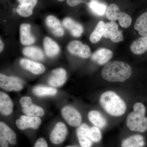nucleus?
I'll list each match as a JSON object with an SVG mask.
<instances>
[{"label":"nucleus","instance_id":"obj_31","mask_svg":"<svg viewBox=\"0 0 147 147\" xmlns=\"http://www.w3.org/2000/svg\"><path fill=\"white\" fill-rule=\"evenodd\" d=\"M90 137L92 142H98L101 140L102 135L99 128L95 126L90 127Z\"/></svg>","mask_w":147,"mask_h":147},{"label":"nucleus","instance_id":"obj_37","mask_svg":"<svg viewBox=\"0 0 147 147\" xmlns=\"http://www.w3.org/2000/svg\"><path fill=\"white\" fill-rule=\"evenodd\" d=\"M75 147V146H67V147Z\"/></svg>","mask_w":147,"mask_h":147},{"label":"nucleus","instance_id":"obj_27","mask_svg":"<svg viewBox=\"0 0 147 147\" xmlns=\"http://www.w3.org/2000/svg\"><path fill=\"white\" fill-rule=\"evenodd\" d=\"M105 24L104 21H100L98 22L94 31L90 36V40L93 43L98 42L104 35Z\"/></svg>","mask_w":147,"mask_h":147},{"label":"nucleus","instance_id":"obj_19","mask_svg":"<svg viewBox=\"0 0 147 147\" xmlns=\"http://www.w3.org/2000/svg\"><path fill=\"white\" fill-rule=\"evenodd\" d=\"M47 26L53 34L57 36L63 35L64 31L59 19L53 16H47L46 19Z\"/></svg>","mask_w":147,"mask_h":147},{"label":"nucleus","instance_id":"obj_17","mask_svg":"<svg viewBox=\"0 0 147 147\" xmlns=\"http://www.w3.org/2000/svg\"><path fill=\"white\" fill-rule=\"evenodd\" d=\"M20 63L23 68L36 75L42 74L45 70V67L42 64L27 59H22Z\"/></svg>","mask_w":147,"mask_h":147},{"label":"nucleus","instance_id":"obj_10","mask_svg":"<svg viewBox=\"0 0 147 147\" xmlns=\"http://www.w3.org/2000/svg\"><path fill=\"white\" fill-rule=\"evenodd\" d=\"M67 134V129L65 124L59 122L50 133V141L54 144H60L65 141Z\"/></svg>","mask_w":147,"mask_h":147},{"label":"nucleus","instance_id":"obj_5","mask_svg":"<svg viewBox=\"0 0 147 147\" xmlns=\"http://www.w3.org/2000/svg\"><path fill=\"white\" fill-rule=\"evenodd\" d=\"M0 87L7 91H20L24 87V82L20 78L0 74Z\"/></svg>","mask_w":147,"mask_h":147},{"label":"nucleus","instance_id":"obj_32","mask_svg":"<svg viewBox=\"0 0 147 147\" xmlns=\"http://www.w3.org/2000/svg\"><path fill=\"white\" fill-rule=\"evenodd\" d=\"M20 4L29 6L34 8L37 3V0H18Z\"/></svg>","mask_w":147,"mask_h":147},{"label":"nucleus","instance_id":"obj_1","mask_svg":"<svg viewBox=\"0 0 147 147\" xmlns=\"http://www.w3.org/2000/svg\"><path fill=\"white\" fill-rule=\"evenodd\" d=\"M132 69L128 64L119 61H113L106 63L102 68V78L110 82H123L129 79Z\"/></svg>","mask_w":147,"mask_h":147},{"label":"nucleus","instance_id":"obj_35","mask_svg":"<svg viewBox=\"0 0 147 147\" xmlns=\"http://www.w3.org/2000/svg\"><path fill=\"white\" fill-rule=\"evenodd\" d=\"M0 42H0V43H1V45H0V47H0V52H1V53L4 48V44L1 40H0Z\"/></svg>","mask_w":147,"mask_h":147},{"label":"nucleus","instance_id":"obj_9","mask_svg":"<svg viewBox=\"0 0 147 147\" xmlns=\"http://www.w3.org/2000/svg\"><path fill=\"white\" fill-rule=\"evenodd\" d=\"M41 120L39 117L22 115L20 119L16 120V124L17 127L21 130L28 128L36 129L41 124Z\"/></svg>","mask_w":147,"mask_h":147},{"label":"nucleus","instance_id":"obj_29","mask_svg":"<svg viewBox=\"0 0 147 147\" xmlns=\"http://www.w3.org/2000/svg\"><path fill=\"white\" fill-rule=\"evenodd\" d=\"M87 5L94 13L98 15H102L105 13L106 7L103 4L100 3L98 0H90Z\"/></svg>","mask_w":147,"mask_h":147},{"label":"nucleus","instance_id":"obj_8","mask_svg":"<svg viewBox=\"0 0 147 147\" xmlns=\"http://www.w3.org/2000/svg\"><path fill=\"white\" fill-rule=\"evenodd\" d=\"M8 143L11 145L17 144L16 134L5 123H0V146L8 147Z\"/></svg>","mask_w":147,"mask_h":147},{"label":"nucleus","instance_id":"obj_13","mask_svg":"<svg viewBox=\"0 0 147 147\" xmlns=\"http://www.w3.org/2000/svg\"><path fill=\"white\" fill-rule=\"evenodd\" d=\"M67 79L66 71L63 69H54L48 77L47 82L51 86L59 87L63 85Z\"/></svg>","mask_w":147,"mask_h":147},{"label":"nucleus","instance_id":"obj_7","mask_svg":"<svg viewBox=\"0 0 147 147\" xmlns=\"http://www.w3.org/2000/svg\"><path fill=\"white\" fill-rule=\"evenodd\" d=\"M62 116L70 126L78 127L82 123L81 114L75 108L70 106H66L61 111Z\"/></svg>","mask_w":147,"mask_h":147},{"label":"nucleus","instance_id":"obj_6","mask_svg":"<svg viewBox=\"0 0 147 147\" xmlns=\"http://www.w3.org/2000/svg\"><path fill=\"white\" fill-rule=\"evenodd\" d=\"M19 102L22 108V112L26 115L36 117L44 115V110L38 105L33 104L31 98L30 96H23L21 98Z\"/></svg>","mask_w":147,"mask_h":147},{"label":"nucleus","instance_id":"obj_11","mask_svg":"<svg viewBox=\"0 0 147 147\" xmlns=\"http://www.w3.org/2000/svg\"><path fill=\"white\" fill-rule=\"evenodd\" d=\"M67 48L69 53L81 57L86 59L89 57L91 55L90 47L78 40H74L69 42Z\"/></svg>","mask_w":147,"mask_h":147},{"label":"nucleus","instance_id":"obj_36","mask_svg":"<svg viewBox=\"0 0 147 147\" xmlns=\"http://www.w3.org/2000/svg\"><path fill=\"white\" fill-rule=\"evenodd\" d=\"M59 1H64V0H58Z\"/></svg>","mask_w":147,"mask_h":147},{"label":"nucleus","instance_id":"obj_26","mask_svg":"<svg viewBox=\"0 0 147 147\" xmlns=\"http://www.w3.org/2000/svg\"><path fill=\"white\" fill-rule=\"evenodd\" d=\"M23 53L26 57L36 60H42L44 57L42 50L36 47H25L23 50Z\"/></svg>","mask_w":147,"mask_h":147},{"label":"nucleus","instance_id":"obj_20","mask_svg":"<svg viewBox=\"0 0 147 147\" xmlns=\"http://www.w3.org/2000/svg\"><path fill=\"white\" fill-rule=\"evenodd\" d=\"M30 24H24L20 26V40L21 44L25 45H31L35 41V38L30 32Z\"/></svg>","mask_w":147,"mask_h":147},{"label":"nucleus","instance_id":"obj_4","mask_svg":"<svg viewBox=\"0 0 147 147\" xmlns=\"http://www.w3.org/2000/svg\"><path fill=\"white\" fill-rule=\"evenodd\" d=\"M106 16L108 20L111 21L118 20L121 27L127 28L131 25V17L124 12L119 10L118 6L115 3H112L108 7L106 12Z\"/></svg>","mask_w":147,"mask_h":147},{"label":"nucleus","instance_id":"obj_28","mask_svg":"<svg viewBox=\"0 0 147 147\" xmlns=\"http://www.w3.org/2000/svg\"><path fill=\"white\" fill-rule=\"evenodd\" d=\"M33 92L38 96H51L57 94V90L52 87L37 86L33 89Z\"/></svg>","mask_w":147,"mask_h":147},{"label":"nucleus","instance_id":"obj_25","mask_svg":"<svg viewBox=\"0 0 147 147\" xmlns=\"http://www.w3.org/2000/svg\"><path fill=\"white\" fill-rule=\"evenodd\" d=\"M134 28L142 36H147V12L139 16L134 25Z\"/></svg>","mask_w":147,"mask_h":147},{"label":"nucleus","instance_id":"obj_34","mask_svg":"<svg viewBox=\"0 0 147 147\" xmlns=\"http://www.w3.org/2000/svg\"><path fill=\"white\" fill-rule=\"evenodd\" d=\"M83 3H84L83 0H67V5L71 7L76 6Z\"/></svg>","mask_w":147,"mask_h":147},{"label":"nucleus","instance_id":"obj_24","mask_svg":"<svg viewBox=\"0 0 147 147\" xmlns=\"http://www.w3.org/2000/svg\"><path fill=\"white\" fill-rule=\"evenodd\" d=\"M145 143L142 135H133L124 139L122 142V147H143Z\"/></svg>","mask_w":147,"mask_h":147},{"label":"nucleus","instance_id":"obj_23","mask_svg":"<svg viewBox=\"0 0 147 147\" xmlns=\"http://www.w3.org/2000/svg\"><path fill=\"white\" fill-rule=\"evenodd\" d=\"M89 120L95 126L99 129L104 128L107 124L105 118L98 111L92 110L88 114Z\"/></svg>","mask_w":147,"mask_h":147},{"label":"nucleus","instance_id":"obj_14","mask_svg":"<svg viewBox=\"0 0 147 147\" xmlns=\"http://www.w3.org/2000/svg\"><path fill=\"white\" fill-rule=\"evenodd\" d=\"M90 127L86 123L81 124L76 129V136L82 147H91L92 141L90 137Z\"/></svg>","mask_w":147,"mask_h":147},{"label":"nucleus","instance_id":"obj_30","mask_svg":"<svg viewBox=\"0 0 147 147\" xmlns=\"http://www.w3.org/2000/svg\"><path fill=\"white\" fill-rule=\"evenodd\" d=\"M33 7L29 6L20 4L17 7L16 11L17 13L22 17H27L32 14Z\"/></svg>","mask_w":147,"mask_h":147},{"label":"nucleus","instance_id":"obj_18","mask_svg":"<svg viewBox=\"0 0 147 147\" xmlns=\"http://www.w3.org/2000/svg\"><path fill=\"white\" fill-rule=\"evenodd\" d=\"M13 105L10 97L5 93L0 92V112L3 115H10L13 111Z\"/></svg>","mask_w":147,"mask_h":147},{"label":"nucleus","instance_id":"obj_22","mask_svg":"<svg viewBox=\"0 0 147 147\" xmlns=\"http://www.w3.org/2000/svg\"><path fill=\"white\" fill-rule=\"evenodd\" d=\"M45 54L50 57H55L60 52V47L58 44L53 39L48 37H46L43 40Z\"/></svg>","mask_w":147,"mask_h":147},{"label":"nucleus","instance_id":"obj_3","mask_svg":"<svg viewBox=\"0 0 147 147\" xmlns=\"http://www.w3.org/2000/svg\"><path fill=\"white\" fill-rule=\"evenodd\" d=\"M146 108L144 104L137 102L133 106V111L129 114L126 125L131 131L144 132L147 130V118L145 117Z\"/></svg>","mask_w":147,"mask_h":147},{"label":"nucleus","instance_id":"obj_38","mask_svg":"<svg viewBox=\"0 0 147 147\" xmlns=\"http://www.w3.org/2000/svg\"></svg>","mask_w":147,"mask_h":147},{"label":"nucleus","instance_id":"obj_16","mask_svg":"<svg viewBox=\"0 0 147 147\" xmlns=\"http://www.w3.org/2000/svg\"><path fill=\"white\" fill-rule=\"evenodd\" d=\"M63 25L75 37H80L84 32V28L82 25L72 18L69 17L65 18L63 21Z\"/></svg>","mask_w":147,"mask_h":147},{"label":"nucleus","instance_id":"obj_2","mask_svg":"<svg viewBox=\"0 0 147 147\" xmlns=\"http://www.w3.org/2000/svg\"><path fill=\"white\" fill-rule=\"evenodd\" d=\"M99 102L102 108L110 115L119 117L126 111L125 102L118 95L112 91L102 93L99 98Z\"/></svg>","mask_w":147,"mask_h":147},{"label":"nucleus","instance_id":"obj_15","mask_svg":"<svg viewBox=\"0 0 147 147\" xmlns=\"http://www.w3.org/2000/svg\"><path fill=\"white\" fill-rule=\"evenodd\" d=\"M111 50L106 48H100L96 50L91 56V59L99 65H103L108 63L113 57Z\"/></svg>","mask_w":147,"mask_h":147},{"label":"nucleus","instance_id":"obj_21","mask_svg":"<svg viewBox=\"0 0 147 147\" xmlns=\"http://www.w3.org/2000/svg\"><path fill=\"white\" fill-rule=\"evenodd\" d=\"M131 52L136 55L144 54L147 51V36H142L134 40L130 47Z\"/></svg>","mask_w":147,"mask_h":147},{"label":"nucleus","instance_id":"obj_33","mask_svg":"<svg viewBox=\"0 0 147 147\" xmlns=\"http://www.w3.org/2000/svg\"><path fill=\"white\" fill-rule=\"evenodd\" d=\"M34 147H48V145L45 139L41 138L37 140Z\"/></svg>","mask_w":147,"mask_h":147},{"label":"nucleus","instance_id":"obj_12","mask_svg":"<svg viewBox=\"0 0 147 147\" xmlns=\"http://www.w3.org/2000/svg\"><path fill=\"white\" fill-rule=\"evenodd\" d=\"M103 36L110 38L114 42H119L123 40L122 32L119 30L118 24L114 21H110L105 24Z\"/></svg>","mask_w":147,"mask_h":147}]
</instances>
